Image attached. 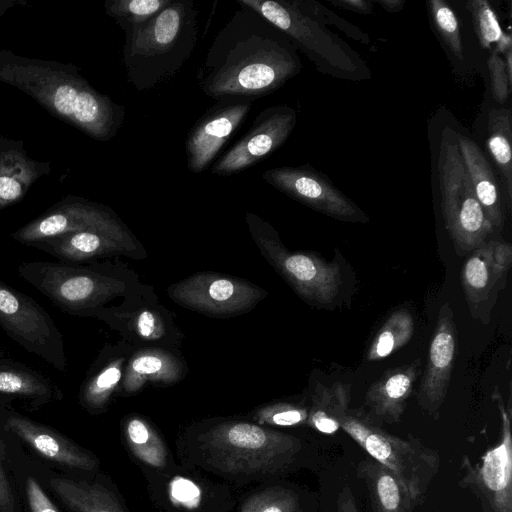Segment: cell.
Instances as JSON below:
<instances>
[{
  "label": "cell",
  "mask_w": 512,
  "mask_h": 512,
  "mask_svg": "<svg viewBox=\"0 0 512 512\" xmlns=\"http://www.w3.org/2000/svg\"><path fill=\"white\" fill-rule=\"evenodd\" d=\"M301 69L297 48L288 37L240 6L216 34L196 79L201 91L217 101L256 100L280 89Z\"/></svg>",
  "instance_id": "cell-1"
},
{
  "label": "cell",
  "mask_w": 512,
  "mask_h": 512,
  "mask_svg": "<svg viewBox=\"0 0 512 512\" xmlns=\"http://www.w3.org/2000/svg\"><path fill=\"white\" fill-rule=\"evenodd\" d=\"M176 446L181 464L236 486L272 481L291 472L305 449L293 434L233 419L190 428Z\"/></svg>",
  "instance_id": "cell-2"
},
{
  "label": "cell",
  "mask_w": 512,
  "mask_h": 512,
  "mask_svg": "<svg viewBox=\"0 0 512 512\" xmlns=\"http://www.w3.org/2000/svg\"><path fill=\"white\" fill-rule=\"evenodd\" d=\"M0 81L25 92L49 113L102 142L116 136L126 109L98 92L72 64L0 49Z\"/></svg>",
  "instance_id": "cell-3"
},
{
  "label": "cell",
  "mask_w": 512,
  "mask_h": 512,
  "mask_svg": "<svg viewBox=\"0 0 512 512\" xmlns=\"http://www.w3.org/2000/svg\"><path fill=\"white\" fill-rule=\"evenodd\" d=\"M197 20L192 0H171L147 22L123 30V65L137 91L166 83L180 71L196 46Z\"/></svg>",
  "instance_id": "cell-4"
},
{
  "label": "cell",
  "mask_w": 512,
  "mask_h": 512,
  "mask_svg": "<svg viewBox=\"0 0 512 512\" xmlns=\"http://www.w3.org/2000/svg\"><path fill=\"white\" fill-rule=\"evenodd\" d=\"M282 31L317 70L334 78H370L366 63L344 40L298 4L297 0H236Z\"/></svg>",
  "instance_id": "cell-5"
},
{
  "label": "cell",
  "mask_w": 512,
  "mask_h": 512,
  "mask_svg": "<svg viewBox=\"0 0 512 512\" xmlns=\"http://www.w3.org/2000/svg\"><path fill=\"white\" fill-rule=\"evenodd\" d=\"M343 429L366 453L391 470L418 503L440 468V456L416 438H399L383 430L362 410L347 412Z\"/></svg>",
  "instance_id": "cell-6"
},
{
  "label": "cell",
  "mask_w": 512,
  "mask_h": 512,
  "mask_svg": "<svg viewBox=\"0 0 512 512\" xmlns=\"http://www.w3.org/2000/svg\"><path fill=\"white\" fill-rule=\"evenodd\" d=\"M17 272L60 310L73 316H87L124 289L123 283L110 274L61 261H25Z\"/></svg>",
  "instance_id": "cell-7"
},
{
  "label": "cell",
  "mask_w": 512,
  "mask_h": 512,
  "mask_svg": "<svg viewBox=\"0 0 512 512\" xmlns=\"http://www.w3.org/2000/svg\"><path fill=\"white\" fill-rule=\"evenodd\" d=\"M246 223L260 253L306 301L328 304L339 293L340 268L313 253L289 251L276 230L254 213H246Z\"/></svg>",
  "instance_id": "cell-8"
},
{
  "label": "cell",
  "mask_w": 512,
  "mask_h": 512,
  "mask_svg": "<svg viewBox=\"0 0 512 512\" xmlns=\"http://www.w3.org/2000/svg\"><path fill=\"white\" fill-rule=\"evenodd\" d=\"M141 470L149 498L160 512H233L236 508L231 487L200 470L176 462L162 470Z\"/></svg>",
  "instance_id": "cell-9"
},
{
  "label": "cell",
  "mask_w": 512,
  "mask_h": 512,
  "mask_svg": "<svg viewBox=\"0 0 512 512\" xmlns=\"http://www.w3.org/2000/svg\"><path fill=\"white\" fill-rule=\"evenodd\" d=\"M0 326L23 349L66 372L65 342L54 320L33 298L1 280Z\"/></svg>",
  "instance_id": "cell-10"
},
{
  "label": "cell",
  "mask_w": 512,
  "mask_h": 512,
  "mask_svg": "<svg viewBox=\"0 0 512 512\" xmlns=\"http://www.w3.org/2000/svg\"><path fill=\"white\" fill-rule=\"evenodd\" d=\"M78 231L103 233L133 250L136 248L127 227L109 207L71 194L11 233V237L31 246L47 238Z\"/></svg>",
  "instance_id": "cell-11"
},
{
  "label": "cell",
  "mask_w": 512,
  "mask_h": 512,
  "mask_svg": "<svg viewBox=\"0 0 512 512\" xmlns=\"http://www.w3.org/2000/svg\"><path fill=\"white\" fill-rule=\"evenodd\" d=\"M262 178L290 198L333 219L351 223L369 221L362 209L309 165L271 168L263 172Z\"/></svg>",
  "instance_id": "cell-12"
},
{
  "label": "cell",
  "mask_w": 512,
  "mask_h": 512,
  "mask_svg": "<svg viewBox=\"0 0 512 512\" xmlns=\"http://www.w3.org/2000/svg\"><path fill=\"white\" fill-rule=\"evenodd\" d=\"M296 122L297 113L290 106L274 105L262 110L250 129L214 162L211 172L230 176L263 161L285 143Z\"/></svg>",
  "instance_id": "cell-13"
},
{
  "label": "cell",
  "mask_w": 512,
  "mask_h": 512,
  "mask_svg": "<svg viewBox=\"0 0 512 512\" xmlns=\"http://www.w3.org/2000/svg\"><path fill=\"white\" fill-rule=\"evenodd\" d=\"M169 295L191 309L225 316L251 309L266 292L239 278L201 272L170 287Z\"/></svg>",
  "instance_id": "cell-14"
},
{
  "label": "cell",
  "mask_w": 512,
  "mask_h": 512,
  "mask_svg": "<svg viewBox=\"0 0 512 512\" xmlns=\"http://www.w3.org/2000/svg\"><path fill=\"white\" fill-rule=\"evenodd\" d=\"M253 99L229 98L218 101L195 123L185 141L187 167L201 173L249 114Z\"/></svg>",
  "instance_id": "cell-15"
},
{
  "label": "cell",
  "mask_w": 512,
  "mask_h": 512,
  "mask_svg": "<svg viewBox=\"0 0 512 512\" xmlns=\"http://www.w3.org/2000/svg\"><path fill=\"white\" fill-rule=\"evenodd\" d=\"M456 354L457 329L454 313L450 303L446 302L438 312L417 395L420 407L430 415L437 414L445 400Z\"/></svg>",
  "instance_id": "cell-16"
},
{
  "label": "cell",
  "mask_w": 512,
  "mask_h": 512,
  "mask_svg": "<svg viewBox=\"0 0 512 512\" xmlns=\"http://www.w3.org/2000/svg\"><path fill=\"white\" fill-rule=\"evenodd\" d=\"M0 424L37 454L56 464L84 472H95L99 467L90 452L58 431L15 410L0 407Z\"/></svg>",
  "instance_id": "cell-17"
},
{
  "label": "cell",
  "mask_w": 512,
  "mask_h": 512,
  "mask_svg": "<svg viewBox=\"0 0 512 512\" xmlns=\"http://www.w3.org/2000/svg\"><path fill=\"white\" fill-rule=\"evenodd\" d=\"M492 399L500 412V439L481 457V465L471 475L492 512H512L511 411L506 409L498 387Z\"/></svg>",
  "instance_id": "cell-18"
},
{
  "label": "cell",
  "mask_w": 512,
  "mask_h": 512,
  "mask_svg": "<svg viewBox=\"0 0 512 512\" xmlns=\"http://www.w3.org/2000/svg\"><path fill=\"white\" fill-rule=\"evenodd\" d=\"M420 374V359L387 370L366 391L367 416L375 423L395 424L401 420L414 384Z\"/></svg>",
  "instance_id": "cell-19"
},
{
  "label": "cell",
  "mask_w": 512,
  "mask_h": 512,
  "mask_svg": "<svg viewBox=\"0 0 512 512\" xmlns=\"http://www.w3.org/2000/svg\"><path fill=\"white\" fill-rule=\"evenodd\" d=\"M50 170V161L28 156L22 140L0 134V210L21 201L32 185Z\"/></svg>",
  "instance_id": "cell-20"
},
{
  "label": "cell",
  "mask_w": 512,
  "mask_h": 512,
  "mask_svg": "<svg viewBox=\"0 0 512 512\" xmlns=\"http://www.w3.org/2000/svg\"><path fill=\"white\" fill-rule=\"evenodd\" d=\"M47 483L71 512H129L108 480L51 476Z\"/></svg>",
  "instance_id": "cell-21"
},
{
  "label": "cell",
  "mask_w": 512,
  "mask_h": 512,
  "mask_svg": "<svg viewBox=\"0 0 512 512\" xmlns=\"http://www.w3.org/2000/svg\"><path fill=\"white\" fill-rule=\"evenodd\" d=\"M62 398L60 388L42 373L23 363L0 359V405L20 399L37 409Z\"/></svg>",
  "instance_id": "cell-22"
},
{
  "label": "cell",
  "mask_w": 512,
  "mask_h": 512,
  "mask_svg": "<svg viewBox=\"0 0 512 512\" xmlns=\"http://www.w3.org/2000/svg\"><path fill=\"white\" fill-rule=\"evenodd\" d=\"M61 262L79 263L93 258L132 252L117 239L94 231H78L47 238L31 245Z\"/></svg>",
  "instance_id": "cell-23"
},
{
  "label": "cell",
  "mask_w": 512,
  "mask_h": 512,
  "mask_svg": "<svg viewBox=\"0 0 512 512\" xmlns=\"http://www.w3.org/2000/svg\"><path fill=\"white\" fill-rule=\"evenodd\" d=\"M357 476L369 492L372 512H412L417 504L398 477L371 457L361 460Z\"/></svg>",
  "instance_id": "cell-24"
},
{
  "label": "cell",
  "mask_w": 512,
  "mask_h": 512,
  "mask_svg": "<svg viewBox=\"0 0 512 512\" xmlns=\"http://www.w3.org/2000/svg\"><path fill=\"white\" fill-rule=\"evenodd\" d=\"M457 144L475 195L493 228H501L503 214L498 184L493 170L477 143L459 135Z\"/></svg>",
  "instance_id": "cell-25"
},
{
  "label": "cell",
  "mask_w": 512,
  "mask_h": 512,
  "mask_svg": "<svg viewBox=\"0 0 512 512\" xmlns=\"http://www.w3.org/2000/svg\"><path fill=\"white\" fill-rule=\"evenodd\" d=\"M181 376L182 366L173 355L161 350H146L131 358L125 369L122 388L126 393H134L146 382L170 384Z\"/></svg>",
  "instance_id": "cell-26"
},
{
  "label": "cell",
  "mask_w": 512,
  "mask_h": 512,
  "mask_svg": "<svg viewBox=\"0 0 512 512\" xmlns=\"http://www.w3.org/2000/svg\"><path fill=\"white\" fill-rule=\"evenodd\" d=\"M123 435L141 468L162 470L174 462L161 435L143 417L129 416L123 424Z\"/></svg>",
  "instance_id": "cell-27"
},
{
  "label": "cell",
  "mask_w": 512,
  "mask_h": 512,
  "mask_svg": "<svg viewBox=\"0 0 512 512\" xmlns=\"http://www.w3.org/2000/svg\"><path fill=\"white\" fill-rule=\"evenodd\" d=\"M351 397L349 383H318L312 395L306 425L322 434L336 433L341 429V422L349 411Z\"/></svg>",
  "instance_id": "cell-28"
},
{
  "label": "cell",
  "mask_w": 512,
  "mask_h": 512,
  "mask_svg": "<svg viewBox=\"0 0 512 512\" xmlns=\"http://www.w3.org/2000/svg\"><path fill=\"white\" fill-rule=\"evenodd\" d=\"M512 113L509 108H493L488 115L487 147L497 165L507 195L512 200Z\"/></svg>",
  "instance_id": "cell-29"
},
{
  "label": "cell",
  "mask_w": 512,
  "mask_h": 512,
  "mask_svg": "<svg viewBox=\"0 0 512 512\" xmlns=\"http://www.w3.org/2000/svg\"><path fill=\"white\" fill-rule=\"evenodd\" d=\"M461 281L470 312L476 317L493 293L488 242L470 252L462 267Z\"/></svg>",
  "instance_id": "cell-30"
},
{
  "label": "cell",
  "mask_w": 512,
  "mask_h": 512,
  "mask_svg": "<svg viewBox=\"0 0 512 512\" xmlns=\"http://www.w3.org/2000/svg\"><path fill=\"white\" fill-rule=\"evenodd\" d=\"M124 358H112L90 371L79 391L80 404L91 413L102 411L122 379Z\"/></svg>",
  "instance_id": "cell-31"
},
{
  "label": "cell",
  "mask_w": 512,
  "mask_h": 512,
  "mask_svg": "<svg viewBox=\"0 0 512 512\" xmlns=\"http://www.w3.org/2000/svg\"><path fill=\"white\" fill-rule=\"evenodd\" d=\"M414 333V320L406 309L392 313L377 331L368 348V361H379L406 345Z\"/></svg>",
  "instance_id": "cell-32"
},
{
  "label": "cell",
  "mask_w": 512,
  "mask_h": 512,
  "mask_svg": "<svg viewBox=\"0 0 512 512\" xmlns=\"http://www.w3.org/2000/svg\"><path fill=\"white\" fill-rule=\"evenodd\" d=\"M238 512H301L300 496L291 487L262 483L242 496Z\"/></svg>",
  "instance_id": "cell-33"
},
{
  "label": "cell",
  "mask_w": 512,
  "mask_h": 512,
  "mask_svg": "<svg viewBox=\"0 0 512 512\" xmlns=\"http://www.w3.org/2000/svg\"><path fill=\"white\" fill-rule=\"evenodd\" d=\"M467 9L472 16L479 44L489 49L495 44V51L505 55L512 50V39L500 26L497 15L486 0H471Z\"/></svg>",
  "instance_id": "cell-34"
},
{
  "label": "cell",
  "mask_w": 512,
  "mask_h": 512,
  "mask_svg": "<svg viewBox=\"0 0 512 512\" xmlns=\"http://www.w3.org/2000/svg\"><path fill=\"white\" fill-rule=\"evenodd\" d=\"M171 0H106L105 12L125 30L143 24L164 9Z\"/></svg>",
  "instance_id": "cell-35"
},
{
  "label": "cell",
  "mask_w": 512,
  "mask_h": 512,
  "mask_svg": "<svg viewBox=\"0 0 512 512\" xmlns=\"http://www.w3.org/2000/svg\"><path fill=\"white\" fill-rule=\"evenodd\" d=\"M309 409L305 406L277 402L258 408L252 416L255 423L268 427H294L306 425Z\"/></svg>",
  "instance_id": "cell-36"
},
{
  "label": "cell",
  "mask_w": 512,
  "mask_h": 512,
  "mask_svg": "<svg viewBox=\"0 0 512 512\" xmlns=\"http://www.w3.org/2000/svg\"><path fill=\"white\" fill-rule=\"evenodd\" d=\"M429 9L435 27L453 55L463 59V45L457 17L450 6L442 0H429Z\"/></svg>",
  "instance_id": "cell-37"
},
{
  "label": "cell",
  "mask_w": 512,
  "mask_h": 512,
  "mask_svg": "<svg viewBox=\"0 0 512 512\" xmlns=\"http://www.w3.org/2000/svg\"><path fill=\"white\" fill-rule=\"evenodd\" d=\"M300 7L324 25L330 24L336 27L348 37L363 44L370 43V38L362 30L352 23L338 17L335 13L314 0H297Z\"/></svg>",
  "instance_id": "cell-38"
},
{
  "label": "cell",
  "mask_w": 512,
  "mask_h": 512,
  "mask_svg": "<svg viewBox=\"0 0 512 512\" xmlns=\"http://www.w3.org/2000/svg\"><path fill=\"white\" fill-rule=\"evenodd\" d=\"M490 269L493 293L505 287L508 272L512 265V246L501 240H490Z\"/></svg>",
  "instance_id": "cell-39"
},
{
  "label": "cell",
  "mask_w": 512,
  "mask_h": 512,
  "mask_svg": "<svg viewBox=\"0 0 512 512\" xmlns=\"http://www.w3.org/2000/svg\"><path fill=\"white\" fill-rule=\"evenodd\" d=\"M488 70L493 98L498 104H503L509 97L512 82L508 78L504 59L495 50L488 59Z\"/></svg>",
  "instance_id": "cell-40"
},
{
  "label": "cell",
  "mask_w": 512,
  "mask_h": 512,
  "mask_svg": "<svg viewBox=\"0 0 512 512\" xmlns=\"http://www.w3.org/2000/svg\"><path fill=\"white\" fill-rule=\"evenodd\" d=\"M24 491L29 512H60L33 475L25 476Z\"/></svg>",
  "instance_id": "cell-41"
},
{
  "label": "cell",
  "mask_w": 512,
  "mask_h": 512,
  "mask_svg": "<svg viewBox=\"0 0 512 512\" xmlns=\"http://www.w3.org/2000/svg\"><path fill=\"white\" fill-rule=\"evenodd\" d=\"M0 441V512H18V503L5 465Z\"/></svg>",
  "instance_id": "cell-42"
},
{
  "label": "cell",
  "mask_w": 512,
  "mask_h": 512,
  "mask_svg": "<svg viewBox=\"0 0 512 512\" xmlns=\"http://www.w3.org/2000/svg\"><path fill=\"white\" fill-rule=\"evenodd\" d=\"M138 335L147 340L159 339L164 333V326L157 315L149 310L138 314L135 322Z\"/></svg>",
  "instance_id": "cell-43"
},
{
  "label": "cell",
  "mask_w": 512,
  "mask_h": 512,
  "mask_svg": "<svg viewBox=\"0 0 512 512\" xmlns=\"http://www.w3.org/2000/svg\"><path fill=\"white\" fill-rule=\"evenodd\" d=\"M331 4L341 9L368 15L373 12V1L368 0H329Z\"/></svg>",
  "instance_id": "cell-44"
},
{
  "label": "cell",
  "mask_w": 512,
  "mask_h": 512,
  "mask_svg": "<svg viewBox=\"0 0 512 512\" xmlns=\"http://www.w3.org/2000/svg\"><path fill=\"white\" fill-rule=\"evenodd\" d=\"M336 512H359L352 490L344 486L337 498Z\"/></svg>",
  "instance_id": "cell-45"
},
{
  "label": "cell",
  "mask_w": 512,
  "mask_h": 512,
  "mask_svg": "<svg viewBox=\"0 0 512 512\" xmlns=\"http://www.w3.org/2000/svg\"><path fill=\"white\" fill-rule=\"evenodd\" d=\"M382 9L390 13L398 12L402 9L405 1L404 0H376Z\"/></svg>",
  "instance_id": "cell-46"
},
{
  "label": "cell",
  "mask_w": 512,
  "mask_h": 512,
  "mask_svg": "<svg viewBox=\"0 0 512 512\" xmlns=\"http://www.w3.org/2000/svg\"><path fill=\"white\" fill-rule=\"evenodd\" d=\"M23 3H25L23 0H0V17L4 15L7 10Z\"/></svg>",
  "instance_id": "cell-47"
},
{
  "label": "cell",
  "mask_w": 512,
  "mask_h": 512,
  "mask_svg": "<svg viewBox=\"0 0 512 512\" xmlns=\"http://www.w3.org/2000/svg\"><path fill=\"white\" fill-rule=\"evenodd\" d=\"M504 62L508 78L512 82V50L504 55Z\"/></svg>",
  "instance_id": "cell-48"
},
{
  "label": "cell",
  "mask_w": 512,
  "mask_h": 512,
  "mask_svg": "<svg viewBox=\"0 0 512 512\" xmlns=\"http://www.w3.org/2000/svg\"><path fill=\"white\" fill-rule=\"evenodd\" d=\"M5 353L4 350L0 348V359L4 358Z\"/></svg>",
  "instance_id": "cell-49"
}]
</instances>
